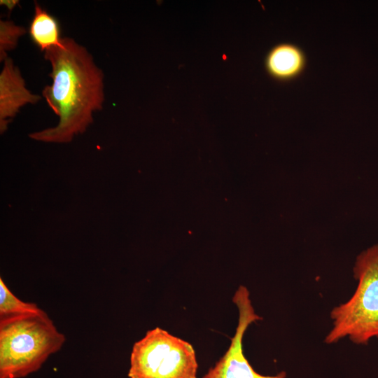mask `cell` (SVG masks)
Masks as SVG:
<instances>
[{
	"mask_svg": "<svg viewBox=\"0 0 378 378\" xmlns=\"http://www.w3.org/2000/svg\"><path fill=\"white\" fill-rule=\"evenodd\" d=\"M198 363L192 345L156 327L132 349L130 378H197Z\"/></svg>",
	"mask_w": 378,
	"mask_h": 378,
	"instance_id": "cell-4",
	"label": "cell"
},
{
	"mask_svg": "<svg viewBox=\"0 0 378 378\" xmlns=\"http://www.w3.org/2000/svg\"><path fill=\"white\" fill-rule=\"evenodd\" d=\"M19 3V1L16 0H1L0 4L6 6L10 12L15 8V6Z\"/></svg>",
	"mask_w": 378,
	"mask_h": 378,
	"instance_id": "cell-11",
	"label": "cell"
},
{
	"mask_svg": "<svg viewBox=\"0 0 378 378\" xmlns=\"http://www.w3.org/2000/svg\"><path fill=\"white\" fill-rule=\"evenodd\" d=\"M29 32L33 42L41 51L52 47L64 46L56 19L34 2V15L30 23Z\"/></svg>",
	"mask_w": 378,
	"mask_h": 378,
	"instance_id": "cell-8",
	"label": "cell"
},
{
	"mask_svg": "<svg viewBox=\"0 0 378 378\" xmlns=\"http://www.w3.org/2000/svg\"><path fill=\"white\" fill-rule=\"evenodd\" d=\"M66 340L43 310L0 317V378L38 371Z\"/></svg>",
	"mask_w": 378,
	"mask_h": 378,
	"instance_id": "cell-2",
	"label": "cell"
},
{
	"mask_svg": "<svg viewBox=\"0 0 378 378\" xmlns=\"http://www.w3.org/2000/svg\"><path fill=\"white\" fill-rule=\"evenodd\" d=\"M0 74V129L4 132L8 125L28 104H36L41 97L32 94L26 87L20 69L10 57L4 62Z\"/></svg>",
	"mask_w": 378,
	"mask_h": 378,
	"instance_id": "cell-6",
	"label": "cell"
},
{
	"mask_svg": "<svg viewBox=\"0 0 378 378\" xmlns=\"http://www.w3.org/2000/svg\"><path fill=\"white\" fill-rule=\"evenodd\" d=\"M354 275L357 281L354 293L330 312L332 327L324 339L328 344L348 338L363 345L378 338V244L356 257Z\"/></svg>",
	"mask_w": 378,
	"mask_h": 378,
	"instance_id": "cell-3",
	"label": "cell"
},
{
	"mask_svg": "<svg viewBox=\"0 0 378 378\" xmlns=\"http://www.w3.org/2000/svg\"><path fill=\"white\" fill-rule=\"evenodd\" d=\"M37 304L24 302L18 298L0 278V317L42 311Z\"/></svg>",
	"mask_w": 378,
	"mask_h": 378,
	"instance_id": "cell-9",
	"label": "cell"
},
{
	"mask_svg": "<svg viewBox=\"0 0 378 378\" xmlns=\"http://www.w3.org/2000/svg\"><path fill=\"white\" fill-rule=\"evenodd\" d=\"M265 69L274 79L283 83L290 82L304 73L307 56L298 45L290 42L276 44L268 52L265 61Z\"/></svg>",
	"mask_w": 378,
	"mask_h": 378,
	"instance_id": "cell-7",
	"label": "cell"
},
{
	"mask_svg": "<svg viewBox=\"0 0 378 378\" xmlns=\"http://www.w3.org/2000/svg\"><path fill=\"white\" fill-rule=\"evenodd\" d=\"M64 46L44 53L51 66L52 84L45 86L43 97L59 117L58 124L29 136L36 141L70 142L93 122V113L104 102V74L86 48L69 37L62 38Z\"/></svg>",
	"mask_w": 378,
	"mask_h": 378,
	"instance_id": "cell-1",
	"label": "cell"
},
{
	"mask_svg": "<svg viewBox=\"0 0 378 378\" xmlns=\"http://www.w3.org/2000/svg\"><path fill=\"white\" fill-rule=\"evenodd\" d=\"M27 30L22 26L16 25L11 20H0V61L7 57L8 51L17 47L19 38L24 35Z\"/></svg>",
	"mask_w": 378,
	"mask_h": 378,
	"instance_id": "cell-10",
	"label": "cell"
},
{
	"mask_svg": "<svg viewBox=\"0 0 378 378\" xmlns=\"http://www.w3.org/2000/svg\"><path fill=\"white\" fill-rule=\"evenodd\" d=\"M234 304L239 315L234 335L227 350L202 378H286L284 371L273 375L258 373L248 362L243 351V338L248 327L262 320V317L255 312L248 296L237 298Z\"/></svg>",
	"mask_w": 378,
	"mask_h": 378,
	"instance_id": "cell-5",
	"label": "cell"
}]
</instances>
